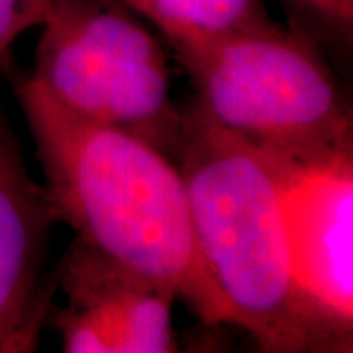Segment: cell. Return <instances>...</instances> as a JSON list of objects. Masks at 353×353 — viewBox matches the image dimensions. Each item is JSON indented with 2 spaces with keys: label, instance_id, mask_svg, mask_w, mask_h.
Wrapping results in <instances>:
<instances>
[{
  "label": "cell",
  "instance_id": "cell-1",
  "mask_svg": "<svg viewBox=\"0 0 353 353\" xmlns=\"http://www.w3.org/2000/svg\"><path fill=\"white\" fill-rule=\"evenodd\" d=\"M18 99L55 220L104 259L175 292L202 322L224 324V306L196 255L185 181L167 153L71 112L34 77Z\"/></svg>",
  "mask_w": 353,
  "mask_h": 353
},
{
  "label": "cell",
  "instance_id": "cell-2",
  "mask_svg": "<svg viewBox=\"0 0 353 353\" xmlns=\"http://www.w3.org/2000/svg\"><path fill=\"white\" fill-rule=\"evenodd\" d=\"M175 153L196 255L228 324L245 330L267 353L350 350L352 332L320 312L292 277L281 216L283 159L199 106L183 116Z\"/></svg>",
  "mask_w": 353,
  "mask_h": 353
},
{
  "label": "cell",
  "instance_id": "cell-3",
  "mask_svg": "<svg viewBox=\"0 0 353 353\" xmlns=\"http://www.w3.org/2000/svg\"><path fill=\"white\" fill-rule=\"evenodd\" d=\"M216 124L290 163L352 153V116L314 46L269 18L214 38L171 43Z\"/></svg>",
  "mask_w": 353,
  "mask_h": 353
},
{
  "label": "cell",
  "instance_id": "cell-4",
  "mask_svg": "<svg viewBox=\"0 0 353 353\" xmlns=\"http://www.w3.org/2000/svg\"><path fill=\"white\" fill-rule=\"evenodd\" d=\"M32 77L71 112L175 153L183 114L169 97L167 55L122 2L51 0Z\"/></svg>",
  "mask_w": 353,
  "mask_h": 353
},
{
  "label": "cell",
  "instance_id": "cell-5",
  "mask_svg": "<svg viewBox=\"0 0 353 353\" xmlns=\"http://www.w3.org/2000/svg\"><path fill=\"white\" fill-rule=\"evenodd\" d=\"M281 216L299 289L332 322L352 332V153L303 165L283 159Z\"/></svg>",
  "mask_w": 353,
  "mask_h": 353
},
{
  "label": "cell",
  "instance_id": "cell-6",
  "mask_svg": "<svg viewBox=\"0 0 353 353\" xmlns=\"http://www.w3.org/2000/svg\"><path fill=\"white\" fill-rule=\"evenodd\" d=\"M69 303L55 324L67 353H169L175 292L75 243L61 267Z\"/></svg>",
  "mask_w": 353,
  "mask_h": 353
},
{
  "label": "cell",
  "instance_id": "cell-7",
  "mask_svg": "<svg viewBox=\"0 0 353 353\" xmlns=\"http://www.w3.org/2000/svg\"><path fill=\"white\" fill-rule=\"evenodd\" d=\"M53 220L46 189L28 175L18 139L0 116V353L34 350Z\"/></svg>",
  "mask_w": 353,
  "mask_h": 353
},
{
  "label": "cell",
  "instance_id": "cell-8",
  "mask_svg": "<svg viewBox=\"0 0 353 353\" xmlns=\"http://www.w3.org/2000/svg\"><path fill=\"white\" fill-rule=\"evenodd\" d=\"M157 26L169 43L230 34L267 20L259 0H118Z\"/></svg>",
  "mask_w": 353,
  "mask_h": 353
},
{
  "label": "cell",
  "instance_id": "cell-9",
  "mask_svg": "<svg viewBox=\"0 0 353 353\" xmlns=\"http://www.w3.org/2000/svg\"><path fill=\"white\" fill-rule=\"evenodd\" d=\"M51 0H0V71H12V46L30 28L41 26Z\"/></svg>",
  "mask_w": 353,
  "mask_h": 353
},
{
  "label": "cell",
  "instance_id": "cell-10",
  "mask_svg": "<svg viewBox=\"0 0 353 353\" xmlns=\"http://www.w3.org/2000/svg\"><path fill=\"white\" fill-rule=\"evenodd\" d=\"M310 8H316L326 18H332L341 24H350L353 18V0H301Z\"/></svg>",
  "mask_w": 353,
  "mask_h": 353
}]
</instances>
